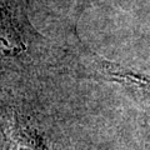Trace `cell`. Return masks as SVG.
I'll return each instance as SVG.
<instances>
[{
    "mask_svg": "<svg viewBox=\"0 0 150 150\" xmlns=\"http://www.w3.org/2000/svg\"><path fill=\"white\" fill-rule=\"evenodd\" d=\"M139 125L145 143V148L150 150V116L146 114H142L139 119Z\"/></svg>",
    "mask_w": 150,
    "mask_h": 150,
    "instance_id": "277c9868",
    "label": "cell"
},
{
    "mask_svg": "<svg viewBox=\"0 0 150 150\" xmlns=\"http://www.w3.org/2000/svg\"><path fill=\"white\" fill-rule=\"evenodd\" d=\"M78 70L91 80L110 83L138 99L150 101V71L115 63L80 46L76 51Z\"/></svg>",
    "mask_w": 150,
    "mask_h": 150,
    "instance_id": "7a4b0ae2",
    "label": "cell"
},
{
    "mask_svg": "<svg viewBox=\"0 0 150 150\" xmlns=\"http://www.w3.org/2000/svg\"><path fill=\"white\" fill-rule=\"evenodd\" d=\"M29 13L30 0H0V86L34 83L54 65L53 49Z\"/></svg>",
    "mask_w": 150,
    "mask_h": 150,
    "instance_id": "6da1fadb",
    "label": "cell"
},
{
    "mask_svg": "<svg viewBox=\"0 0 150 150\" xmlns=\"http://www.w3.org/2000/svg\"><path fill=\"white\" fill-rule=\"evenodd\" d=\"M0 115L6 121V138L10 150H46L43 138L10 105H0Z\"/></svg>",
    "mask_w": 150,
    "mask_h": 150,
    "instance_id": "3957f363",
    "label": "cell"
}]
</instances>
